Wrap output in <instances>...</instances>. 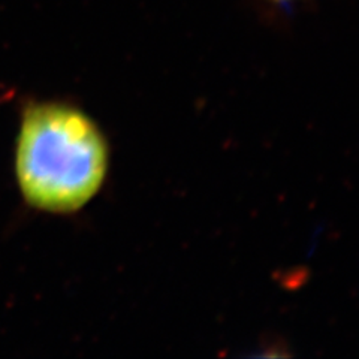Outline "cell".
I'll return each instance as SVG.
<instances>
[{"instance_id": "cell-1", "label": "cell", "mask_w": 359, "mask_h": 359, "mask_svg": "<svg viewBox=\"0 0 359 359\" xmlns=\"http://www.w3.org/2000/svg\"><path fill=\"white\" fill-rule=\"evenodd\" d=\"M107 170L104 135L83 111L59 102L26 107L15 174L29 205L50 212L76 211L97 194Z\"/></svg>"}]
</instances>
